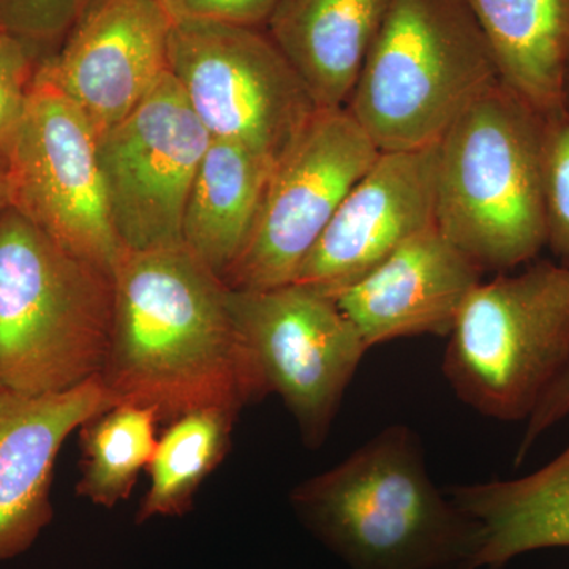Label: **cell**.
Returning <instances> with one entry per match:
<instances>
[{
	"label": "cell",
	"mask_w": 569,
	"mask_h": 569,
	"mask_svg": "<svg viewBox=\"0 0 569 569\" xmlns=\"http://www.w3.org/2000/svg\"><path fill=\"white\" fill-rule=\"evenodd\" d=\"M545 118L546 247L569 268V102Z\"/></svg>",
	"instance_id": "obj_22"
},
{
	"label": "cell",
	"mask_w": 569,
	"mask_h": 569,
	"mask_svg": "<svg viewBox=\"0 0 569 569\" xmlns=\"http://www.w3.org/2000/svg\"><path fill=\"white\" fill-rule=\"evenodd\" d=\"M568 102H569V86H568Z\"/></svg>",
	"instance_id": "obj_28"
},
{
	"label": "cell",
	"mask_w": 569,
	"mask_h": 569,
	"mask_svg": "<svg viewBox=\"0 0 569 569\" xmlns=\"http://www.w3.org/2000/svg\"><path fill=\"white\" fill-rule=\"evenodd\" d=\"M378 153L347 108L318 110L272 168L252 234L224 284L268 290L293 283L337 208Z\"/></svg>",
	"instance_id": "obj_10"
},
{
	"label": "cell",
	"mask_w": 569,
	"mask_h": 569,
	"mask_svg": "<svg viewBox=\"0 0 569 569\" xmlns=\"http://www.w3.org/2000/svg\"><path fill=\"white\" fill-rule=\"evenodd\" d=\"M448 496L481 526L479 569H505L535 550L569 548V445L526 477L452 486Z\"/></svg>",
	"instance_id": "obj_17"
},
{
	"label": "cell",
	"mask_w": 569,
	"mask_h": 569,
	"mask_svg": "<svg viewBox=\"0 0 569 569\" xmlns=\"http://www.w3.org/2000/svg\"><path fill=\"white\" fill-rule=\"evenodd\" d=\"M91 0H0V28L32 48L69 33Z\"/></svg>",
	"instance_id": "obj_24"
},
{
	"label": "cell",
	"mask_w": 569,
	"mask_h": 569,
	"mask_svg": "<svg viewBox=\"0 0 569 569\" xmlns=\"http://www.w3.org/2000/svg\"><path fill=\"white\" fill-rule=\"evenodd\" d=\"M391 0H279L269 37L320 110L346 108Z\"/></svg>",
	"instance_id": "obj_16"
},
{
	"label": "cell",
	"mask_w": 569,
	"mask_h": 569,
	"mask_svg": "<svg viewBox=\"0 0 569 569\" xmlns=\"http://www.w3.org/2000/svg\"><path fill=\"white\" fill-rule=\"evenodd\" d=\"M290 507L347 569H479L481 526L437 488L407 425L385 427L299 482Z\"/></svg>",
	"instance_id": "obj_2"
},
{
	"label": "cell",
	"mask_w": 569,
	"mask_h": 569,
	"mask_svg": "<svg viewBox=\"0 0 569 569\" xmlns=\"http://www.w3.org/2000/svg\"><path fill=\"white\" fill-rule=\"evenodd\" d=\"M485 33L498 80L541 112L568 103L569 0H463Z\"/></svg>",
	"instance_id": "obj_18"
},
{
	"label": "cell",
	"mask_w": 569,
	"mask_h": 569,
	"mask_svg": "<svg viewBox=\"0 0 569 569\" xmlns=\"http://www.w3.org/2000/svg\"><path fill=\"white\" fill-rule=\"evenodd\" d=\"M212 138L171 74L99 137L114 233L127 252L182 246V220Z\"/></svg>",
	"instance_id": "obj_11"
},
{
	"label": "cell",
	"mask_w": 569,
	"mask_h": 569,
	"mask_svg": "<svg viewBox=\"0 0 569 569\" xmlns=\"http://www.w3.org/2000/svg\"><path fill=\"white\" fill-rule=\"evenodd\" d=\"M114 282L14 209L0 216V387L52 395L99 377Z\"/></svg>",
	"instance_id": "obj_4"
},
{
	"label": "cell",
	"mask_w": 569,
	"mask_h": 569,
	"mask_svg": "<svg viewBox=\"0 0 569 569\" xmlns=\"http://www.w3.org/2000/svg\"><path fill=\"white\" fill-rule=\"evenodd\" d=\"M438 142L380 152L307 254L293 283L342 293L389 254L436 224Z\"/></svg>",
	"instance_id": "obj_13"
},
{
	"label": "cell",
	"mask_w": 569,
	"mask_h": 569,
	"mask_svg": "<svg viewBox=\"0 0 569 569\" xmlns=\"http://www.w3.org/2000/svg\"><path fill=\"white\" fill-rule=\"evenodd\" d=\"M236 329L307 448L323 447L369 347L332 296L301 283L227 291Z\"/></svg>",
	"instance_id": "obj_9"
},
{
	"label": "cell",
	"mask_w": 569,
	"mask_h": 569,
	"mask_svg": "<svg viewBox=\"0 0 569 569\" xmlns=\"http://www.w3.org/2000/svg\"><path fill=\"white\" fill-rule=\"evenodd\" d=\"M112 406L100 377L52 395L0 387V561L31 549L50 526L59 451L71 432Z\"/></svg>",
	"instance_id": "obj_14"
},
{
	"label": "cell",
	"mask_w": 569,
	"mask_h": 569,
	"mask_svg": "<svg viewBox=\"0 0 569 569\" xmlns=\"http://www.w3.org/2000/svg\"><path fill=\"white\" fill-rule=\"evenodd\" d=\"M170 74L212 140L277 162L320 108L269 36L211 21L173 22Z\"/></svg>",
	"instance_id": "obj_7"
},
{
	"label": "cell",
	"mask_w": 569,
	"mask_h": 569,
	"mask_svg": "<svg viewBox=\"0 0 569 569\" xmlns=\"http://www.w3.org/2000/svg\"><path fill=\"white\" fill-rule=\"evenodd\" d=\"M10 208L9 182H7L6 159L0 156V216Z\"/></svg>",
	"instance_id": "obj_27"
},
{
	"label": "cell",
	"mask_w": 569,
	"mask_h": 569,
	"mask_svg": "<svg viewBox=\"0 0 569 569\" xmlns=\"http://www.w3.org/2000/svg\"><path fill=\"white\" fill-rule=\"evenodd\" d=\"M100 380L116 403L153 408L160 425L271 395L228 309V287L186 246L127 252Z\"/></svg>",
	"instance_id": "obj_1"
},
{
	"label": "cell",
	"mask_w": 569,
	"mask_h": 569,
	"mask_svg": "<svg viewBox=\"0 0 569 569\" xmlns=\"http://www.w3.org/2000/svg\"><path fill=\"white\" fill-rule=\"evenodd\" d=\"M171 28L159 0H91L37 73L66 93L100 137L170 74Z\"/></svg>",
	"instance_id": "obj_12"
},
{
	"label": "cell",
	"mask_w": 569,
	"mask_h": 569,
	"mask_svg": "<svg viewBox=\"0 0 569 569\" xmlns=\"http://www.w3.org/2000/svg\"><path fill=\"white\" fill-rule=\"evenodd\" d=\"M274 162L239 142L212 140L194 174L182 244L224 279L252 234Z\"/></svg>",
	"instance_id": "obj_19"
},
{
	"label": "cell",
	"mask_w": 569,
	"mask_h": 569,
	"mask_svg": "<svg viewBox=\"0 0 569 569\" xmlns=\"http://www.w3.org/2000/svg\"><path fill=\"white\" fill-rule=\"evenodd\" d=\"M173 22L211 21L258 28L268 24L279 0H159Z\"/></svg>",
	"instance_id": "obj_25"
},
{
	"label": "cell",
	"mask_w": 569,
	"mask_h": 569,
	"mask_svg": "<svg viewBox=\"0 0 569 569\" xmlns=\"http://www.w3.org/2000/svg\"><path fill=\"white\" fill-rule=\"evenodd\" d=\"M37 69L31 44L0 28V156L24 114Z\"/></svg>",
	"instance_id": "obj_23"
},
{
	"label": "cell",
	"mask_w": 569,
	"mask_h": 569,
	"mask_svg": "<svg viewBox=\"0 0 569 569\" xmlns=\"http://www.w3.org/2000/svg\"><path fill=\"white\" fill-rule=\"evenodd\" d=\"M482 274L436 223L335 299L370 350L407 337L449 336Z\"/></svg>",
	"instance_id": "obj_15"
},
{
	"label": "cell",
	"mask_w": 569,
	"mask_h": 569,
	"mask_svg": "<svg viewBox=\"0 0 569 569\" xmlns=\"http://www.w3.org/2000/svg\"><path fill=\"white\" fill-rule=\"evenodd\" d=\"M497 81L463 0H391L346 108L378 151H408L437 144Z\"/></svg>",
	"instance_id": "obj_5"
},
{
	"label": "cell",
	"mask_w": 569,
	"mask_h": 569,
	"mask_svg": "<svg viewBox=\"0 0 569 569\" xmlns=\"http://www.w3.org/2000/svg\"><path fill=\"white\" fill-rule=\"evenodd\" d=\"M3 159L10 208L114 276L123 249L108 209L99 137L80 108L39 73Z\"/></svg>",
	"instance_id": "obj_8"
},
{
	"label": "cell",
	"mask_w": 569,
	"mask_h": 569,
	"mask_svg": "<svg viewBox=\"0 0 569 569\" xmlns=\"http://www.w3.org/2000/svg\"><path fill=\"white\" fill-rule=\"evenodd\" d=\"M441 372L460 402L527 421L569 366V268L527 264L481 280L449 332Z\"/></svg>",
	"instance_id": "obj_6"
},
{
	"label": "cell",
	"mask_w": 569,
	"mask_h": 569,
	"mask_svg": "<svg viewBox=\"0 0 569 569\" xmlns=\"http://www.w3.org/2000/svg\"><path fill=\"white\" fill-rule=\"evenodd\" d=\"M238 417L228 408H201L168 422L146 470L151 481L137 523L182 518L193 508L198 490L230 452Z\"/></svg>",
	"instance_id": "obj_20"
},
{
	"label": "cell",
	"mask_w": 569,
	"mask_h": 569,
	"mask_svg": "<svg viewBox=\"0 0 569 569\" xmlns=\"http://www.w3.org/2000/svg\"><path fill=\"white\" fill-rule=\"evenodd\" d=\"M545 130V114L497 81L438 141V230L482 272L530 264L546 247Z\"/></svg>",
	"instance_id": "obj_3"
},
{
	"label": "cell",
	"mask_w": 569,
	"mask_h": 569,
	"mask_svg": "<svg viewBox=\"0 0 569 569\" xmlns=\"http://www.w3.org/2000/svg\"><path fill=\"white\" fill-rule=\"evenodd\" d=\"M159 415L137 403H116L80 427L81 478L78 496L96 507L114 508L132 496L156 452Z\"/></svg>",
	"instance_id": "obj_21"
},
{
	"label": "cell",
	"mask_w": 569,
	"mask_h": 569,
	"mask_svg": "<svg viewBox=\"0 0 569 569\" xmlns=\"http://www.w3.org/2000/svg\"><path fill=\"white\" fill-rule=\"evenodd\" d=\"M567 418H569V366L542 397L533 415L527 419L526 433L520 440L516 463L522 462L539 438Z\"/></svg>",
	"instance_id": "obj_26"
}]
</instances>
